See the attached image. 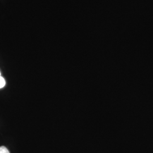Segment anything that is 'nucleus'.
I'll return each mask as SVG.
<instances>
[{"label": "nucleus", "mask_w": 153, "mask_h": 153, "mask_svg": "<svg viewBox=\"0 0 153 153\" xmlns=\"http://www.w3.org/2000/svg\"><path fill=\"white\" fill-rule=\"evenodd\" d=\"M5 79L1 76H0V88H4L5 85Z\"/></svg>", "instance_id": "f257e3e1"}, {"label": "nucleus", "mask_w": 153, "mask_h": 153, "mask_svg": "<svg viewBox=\"0 0 153 153\" xmlns=\"http://www.w3.org/2000/svg\"><path fill=\"white\" fill-rule=\"evenodd\" d=\"M0 153H10L8 149L5 146L0 147Z\"/></svg>", "instance_id": "f03ea898"}, {"label": "nucleus", "mask_w": 153, "mask_h": 153, "mask_svg": "<svg viewBox=\"0 0 153 153\" xmlns=\"http://www.w3.org/2000/svg\"><path fill=\"white\" fill-rule=\"evenodd\" d=\"M0 76H1V73H0Z\"/></svg>", "instance_id": "7ed1b4c3"}]
</instances>
